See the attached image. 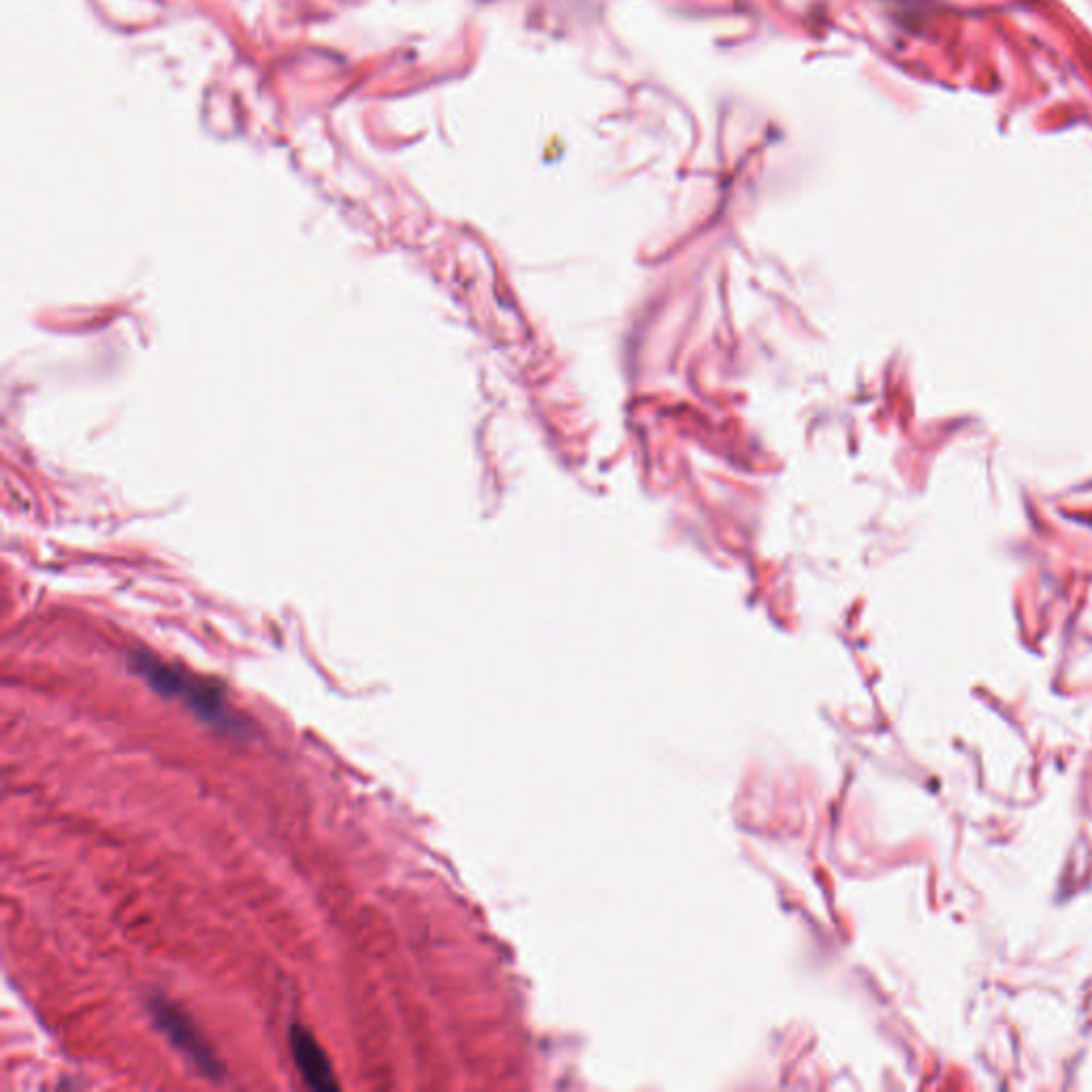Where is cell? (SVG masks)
Returning a JSON list of instances; mask_svg holds the SVG:
<instances>
[{"mask_svg": "<svg viewBox=\"0 0 1092 1092\" xmlns=\"http://www.w3.org/2000/svg\"><path fill=\"white\" fill-rule=\"evenodd\" d=\"M131 666L152 685V690L167 698H179L205 724L233 734L244 732L242 720H237V715L231 710L224 692L218 685L205 683L203 679H197V676L147 653H135L131 657Z\"/></svg>", "mask_w": 1092, "mask_h": 1092, "instance_id": "1", "label": "cell"}, {"mask_svg": "<svg viewBox=\"0 0 1092 1092\" xmlns=\"http://www.w3.org/2000/svg\"><path fill=\"white\" fill-rule=\"evenodd\" d=\"M149 1013L157 1020L159 1029L169 1037V1041L191 1061L201 1073L207 1077H220L222 1067L216 1059V1054L207 1045V1041L201 1037V1033L195 1029V1025L186 1018L177 1007L163 999L149 1001Z\"/></svg>", "mask_w": 1092, "mask_h": 1092, "instance_id": "2", "label": "cell"}, {"mask_svg": "<svg viewBox=\"0 0 1092 1092\" xmlns=\"http://www.w3.org/2000/svg\"><path fill=\"white\" fill-rule=\"evenodd\" d=\"M290 1049L295 1057V1065L299 1067L304 1080L316 1088V1090H329L337 1088V1082L333 1077V1069L327 1061L325 1049L318 1045V1041L312 1037L310 1031L304 1027L295 1025L290 1031Z\"/></svg>", "mask_w": 1092, "mask_h": 1092, "instance_id": "3", "label": "cell"}]
</instances>
